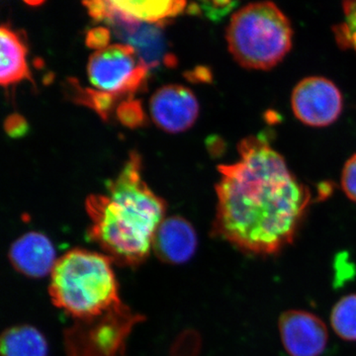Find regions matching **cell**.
Instances as JSON below:
<instances>
[{"mask_svg":"<svg viewBox=\"0 0 356 356\" xmlns=\"http://www.w3.org/2000/svg\"><path fill=\"white\" fill-rule=\"evenodd\" d=\"M238 151V161L218 168L213 235L245 254H280L296 238L311 203L310 189L264 138H245Z\"/></svg>","mask_w":356,"mask_h":356,"instance_id":"6da1fadb","label":"cell"},{"mask_svg":"<svg viewBox=\"0 0 356 356\" xmlns=\"http://www.w3.org/2000/svg\"><path fill=\"white\" fill-rule=\"evenodd\" d=\"M140 170V156L131 153L120 173L107 182V193L86 200L89 240L124 266L145 261L165 213V201L149 188Z\"/></svg>","mask_w":356,"mask_h":356,"instance_id":"7a4b0ae2","label":"cell"},{"mask_svg":"<svg viewBox=\"0 0 356 356\" xmlns=\"http://www.w3.org/2000/svg\"><path fill=\"white\" fill-rule=\"evenodd\" d=\"M49 290L58 308L81 320H91L120 307L111 259L89 250H72L58 259Z\"/></svg>","mask_w":356,"mask_h":356,"instance_id":"3957f363","label":"cell"},{"mask_svg":"<svg viewBox=\"0 0 356 356\" xmlns=\"http://www.w3.org/2000/svg\"><path fill=\"white\" fill-rule=\"evenodd\" d=\"M291 23L273 2L238 9L227 28L229 53L245 69H273L292 48Z\"/></svg>","mask_w":356,"mask_h":356,"instance_id":"277c9868","label":"cell"},{"mask_svg":"<svg viewBox=\"0 0 356 356\" xmlns=\"http://www.w3.org/2000/svg\"><path fill=\"white\" fill-rule=\"evenodd\" d=\"M149 67L126 44H110L89 58V81L97 90L133 97L142 88Z\"/></svg>","mask_w":356,"mask_h":356,"instance_id":"5b68a950","label":"cell"},{"mask_svg":"<svg viewBox=\"0 0 356 356\" xmlns=\"http://www.w3.org/2000/svg\"><path fill=\"white\" fill-rule=\"evenodd\" d=\"M83 4L88 7L89 15L93 19L111 26L117 36L126 42L124 44L135 49L149 69L156 67L163 60L166 65L175 63L173 57L165 56L163 37L158 28L142 24L140 21L129 17L115 8L110 0L88 1Z\"/></svg>","mask_w":356,"mask_h":356,"instance_id":"8992f818","label":"cell"},{"mask_svg":"<svg viewBox=\"0 0 356 356\" xmlns=\"http://www.w3.org/2000/svg\"><path fill=\"white\" fill-rule=\"evenodd\" d=\"M343 95L336 84L322 76H310L300 81L292 92L295 117L310 127H327L343 111Z\"/></svg>","mask_w":356,"mask_h":356,"instance_id":"52a82bcc","label":"cell"},{"mask_svg":"<svg viewBox=\"0 0 356 356\" xmlns=\"http://www.w3.org/2000/svg\"><path fill=\"white\" fill-rule=\"evenodd\" d=\"M281 341L290 356H321L329 332L318 316L303 310H288L278 321Z\"/></svg>","mask_w":356,"mask_h":356,"instance_id":"ba28073f","label":"cell"},{"mask_svg":"<svg viewBox=\"0 0 356 356\" xmlns=\"http://www.w3.org/2000/svg\"><path fill=\"white\" fill-rule=\"evenodd\" d=\"M152 119L168 133L186 131L195 123L199 104L191 89L170 84L158 89L149 102Z\"/></svg>","mask_w":356,"mask_h":356,"instance_id":"9c48e42d","label":"cell"},{"mask_svg":"<svg viewBox=\"0 0 356 356\" xmlns=\"http://www.w3.org/2000/svg\"><path fill=\"white\" fill-rule=\"evenodd\" d=\"M56 248L48 236L30 232L15 241L9 259L16 270L28 277L42 278L53 273L57 264Z\"/></svg>","mask_w":356,"mask_h":356,"instance_id":"30bf717a","label":"cell"},{"mask_svg":"<svg viewBox=\"0 0 356 356\" xmlns=\"http://www.w3.org/2000/svg\"><path fill=\"white\" fill-rule=\"evenodd\" d=\"M197 243V235L191 222L184 218L173 216L163 219L159 225L153 248L161 261L180 264L193 257Z\"/></svg>","mask_w":356,"mask_h":356,"instance_id":"8fae6325","label":"cell"},{"mask_svg":"<svg viewBox=\"0 0 356 356\" xmlns=\"http://www.w3.org/2000/svg\"><path fill=\"white\" fill-rule=\"evenodd\" d=\"M0 83L2 86H13L24 79L32 81L27 63V47L19 32L3 24L0 30Z\"/></svg>","mask_w":356,"mask_h":356,"instance_id":"7c38bea8","label":"cell"},{"mask_svg":"<svg viewBox=\"0 0 356 356\" xmlns=\"http://www.w3.org/2000/svg\"><path fill=\"white\" fill-rule=\"evenodd\" d=\"M1 356H48L49 346L43 334L31 325H16L2 334Z\"/></svg>","mask_w":356,"mask_h":356,"instance_id":"4fadbf2b","label":"cell"},{"mask_svg":"<svg viewBox=\"0 0 356 356\" xmlns=\"http://www.w3.org/2000/svg\"><path fill=\"white\" fill-rule=\"evenodd\" d=\"M111 1V0H110ZM115 8L122 13L147 24H158L175 17L182 13L186 6V2L177 0H165V1H119L112 0Z\"/></svg>","mask_w":356,"mask_h":356,"instance_id":"5bb4252c","label":"cell"},{"mask_svg":"<svg viewBox=\"0 0 356 356\" xmlns=\"http://www.w3.org/2000/svg\"><path fill=\"white\" fill-rule=\"evenodd\" d=\"M74 88V102L86 105L89 108L95 110L96 113L99 115L104 120H107L109 114L115 107H118L120 103L125 100L131 99L132 97L117 95V93L103 92V91L95 90V89L83 88L79 84L72 86Z\"/></svg>","mask_w":356,"mask_h":356,"instance_id":"9a60e30c","label":"cell"},{"mask_svg":"<svg viewBox=\"0 0 356 356\" xmlns=\"http://www.w3.org/2000/svg\"><path fill=\"white\" fill-rule=\"evenodd\" d=\"M331 324L344 341H356V294L346 295L332 308Z\"/></svg>","mask_w":356,"mask_h":356,"instance_id":"2e32d148","label":"cell"},{"mask_svg":"<svg viewBox=\"0 0 356 356\" xmlns=\"http://www.w3.org/2000/svg\"><path fill=\"white\" fill-rule=\"evenodd\" d=\"M343 19L334 26V37L339 46L356 53V1L343 3Z\"/></svg>","mask_w":356,"mask_h":356,"instance_id":"e0dca14e","label":"cell"},{"mask_svg":"<svg viewBox=\"0 0 356 356\" xmlns=\"http://www.w3.org/2000/svg\"><path fill=\"white\" fill-rule=\"evenodd\" d=\"M117 117L123 125L129 128L140 127L144 124L145 114L142 105L138 100H125L117 107Z\"/></svg>","mask_w":356,"mask_h":356,"instance_id":"ac0fdd59","label":"cell"},{"mask_svg":"<svg viewBox=\"0 0 356 356\" xmlns=\"http://www.w3.org/2000/svg\"><path fill=\"white\" fill-rule=\"evenodd\" d=\"M341 187L346 195L356 203V154L350 156L343 166Z\"/></svg>","mask_w":356,"mask_h":356,"instance_id":"d6986e66","label":"cell"},{"mask_svg":"<svg viewBox=\"0 0 356 356\" xmlns=\"http://www.w3.org/2000/svg\"><path fill=\"white\" fill-rule=\"evenodd\" d=\"M110 40H111V32L102 26L89 30L86 35V44L89 48L95 49L96 51L102 50L110 46Z\"/></svg>","mask_w":356,"mask_h":356,"instance_id":"ffe728a7","label":"cell"},{"mask_svg":"<svg viewBox=\"0 0 356 356\" xmlns=\"http://www.w3.org/2000/svg\"><path fill=\"white\" fill-rule=\"evenodd\" d=\"M27 128L24 118L19 115H11L6 122V132L11 137H19V136L24 135Z\"/></svg>","mask_w":356,"mask_h":356,"instance_id":"44dd1931","label":"cell"}]
</instances>
